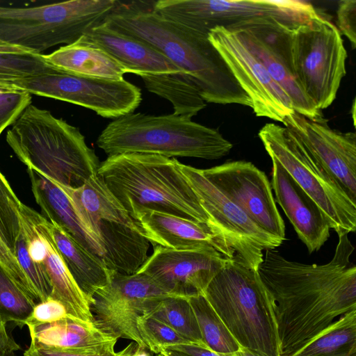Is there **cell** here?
<instances>
[{"label":"cell","mask_w":356,"mask_h":356,"mask_svg":"<svg viewBox=\"0 0 356 356\" xmlns=\"http://www.w3.org/2000/svg\"><path fill=\"white\" fill-rule=\"evenodd\" d=\"M22 91L13 82L0 81V92H13Z\"/></svg>","instance_id":"44"},{"label":"cell","mask_w":356,"mask_h":356,"mask_svg":"<svg viewBox=\"0 0 356 356\" xmlns=\"http://www.w3.org/2000/svg\"><path fill=\"white\" fill-rule=\"evenodd\" d=\"M33 300L14 281L0 264V318L22 327L35 306Z\"/></svg>","instance_id":"33"},{"label":"cell","mask_w":356,"mask_h":356,"mask_svg":"<svg viewBox=\"0 0 356 356\" xmlns=\"http://www.w3.org/2000/svg\"><path fill=\"white\" fill-rule=\"evenodd\" d=\"M346 58L341 33L321 16L291 29L290 70L318 110L327 108L334 101L346 73Z\"/></svg>","instance_id":"10"},{"label":"cell","mask_w":356,"mask_h":356,"mask_svg":"<svg viewBox=\"0 0 356 356\" xmlns=\"http://www.w3.org/2000/svg\"><path fill=\"white\" fill-rule=\"evenodd\" d=\"M179 166L215 229L234 253L233 259L257 270L264 250L275 249L283 243L254 223L229 200L198 169L179 162Z\"/></svg>","instance_id":"13"},{"label":"cell","mask_w":356,"mask_h":356,"mask_svg":"<svg viewBox=\"0 0 356 356\" xmlns=\"http://www.w3.org/2000/svg\"><path fill=\"white\" fill-rule=\"evenodd\" d=\"M235 356H266L255 350L240 346L239 349L234 353Z\"/></svg>","instance_id":"45"},{"label":"cell","mask_w":356,"mask_h":356,"mask_svg":"<svg viewBox=\"0 0 356 356\" xmlns=\"http://www.w3.org/2000/svg\"><path fill=\"white\" fill-rule=\"evenodd\" d=\"M208 39L229 66L239 85L251 100L258 117L282 122L294 112L287 94L271 78L264 65L243 44L234 31L217 26Z\"/></svg>","instance_id":"15"},{"label":"cell","mask_w":356,"mask_h":356,"mask_svg":"<svg viewBox=\"0 0 356 356\" xmlns=\"http://www.w3.org/2000/svg\"><path fill=\"white\" fill-rule=\"evenodd\" d=\"M154 9L168 19L207 35L217 26L232 29L257 19H274L295 27L319 16L312 4L291 0H159Z\"/></svg>","instance_id":"11"},{"label":"cell","mask_w":356,"mask_h":356,"mask_svg":"<svg viewBox=\"0 0 356 356\" xmlns=\"http://www.w3.org/2000/svg\"><path fill=\"white\" fill-rule=\"evenodd\" d=\"M165 349L182 353L188 356H235L234 353H219L193 343L173 346Z\"/></svg>","instance_id":"42"},{"label":"cell","mask_w":356,"mask_h":356,"mask_svg":"<svg viewBox=\"0 0 356 356\" xmlns=\"http://www.w3.org/2000/svg\"><path fill=\"white\" fill-rule=\"evenodd\" d=\"M161 353L164 356H188L182 353H179L175 350H170L168 349H163Z\"/></svg>","instance_id":"48"},{"label":"cell","mask_w":356,"mask_h":356,"mask_svg":"<svg viewBox=\"0 0 356 356\" xmlns=\"http://www.w3.org/2000/svg\"><path fill=\"white\" fill-rule=\"evenodd\" d=\"M138 346L136 342L132 341L124 349L116 353V356H132Z\"/></svg>","instance_id":"46"},{"label":"cell","mask_w":356,"mask_h":356,"mask_svg":"<svg viewBox=\"0 0 356 356\" xmlns=\"http://www.w3.org/2000/svg\"><path fill=\"white\" fill-rule=\"evenodd\" d=\"M6 139L27 168L62 186H81L97 173L100 165L77 127L31 104L12 124Z\"/></svg>","instance_id":"4"},{"label":"cell","mask_w":356,"mask_h":356,"mask_svg":"<svg viewBox=\"0 0 356 356\" xmlns=\"http://www.w3.org/2000/svg\"><path fill=\"white\" fill-rule=\"evenodd\" d=\"M15 256L33 289L35 303L49 298L52 293V286L45 266L43 264L35 262L30 257L27 241L22 229L16 242Z\"/></svg>","instance_id":"35"},{"label":"cell","mask_w":356,"mask_h":356,"mask_svg":"<svg viewBox=\"0 0 356 356\" xmlns=\"http://www.w3.org/2000/svg\"><path fill=\"white\" fill-rule=\"evenodd\" d=\"M30 346L47 350H76L93 348L113 341V338L87 323L71 316L53 321L27 325Z\"/></svg>","instance_id":"24"},{"label":"cell","mask_w":356,"mask_h":356,"mask_svg":"<svg viewBox=\"0 0 356 356\" xmlns=\"http://www.w3.org/2000/svg\"><path fill=\"white\" fill-rule=\"evenodd\" d=\"M291 356H356V310L340 316Z\"/></svg>","instance_id":"29"},{"label":"cell","mask_w":356,"mask_h":356,"mask_svg":"<svg viewBox=\"0 0 356 356\" xmlns=\"http://www.w3.org/2000/svg\"><path fill=\"white\" fill-rule=\"evenodd\" d=\"M116 342L76 350H47L29 346L24 351V356H116Z\"/></svg>","instance_id":"38"},{"label":"cell","mask_w":356,"mask_h":356,"mask_svg":"<svg viewBox=\"0 0 356 356\" xmlns=\"http://www.w3.org/2000/svg\"><path fill=\"white\" fill-rule=\"evenodd\" d=\"M31 104V96L27 92H0V135Z\"/></svg>","instance_id":"37"},{"label":"cell","mask_w":356,"mask_h":356,"mask_svg":"<svg viewBox=\"0 0 356 356\" xmlns=\"http://www.w3.org/2000/svg\"><path fill=\"white\" fill-rule=\"evenodd\" d=\"M356 202V134L331 129L324 120H311L296 111L282 121Z\"/></svg>","instance_id":"18"},{"label":"cell","mask_w":356,"mask_h":356,"mask_svg":"<svg viewBox=\"0 0 356 356\" xmlns=\"http://www.w3.org/2000/svg\"><path fill=\"white\" fill-rule=\"evenodd\" d=\"M143 316L156 318L191 343L207 348L203 341L188 298L176 296L166 297Z\"/></svg>","instance_id":"30"},{"label":"cell","mask_w":356,"mask_h":356,"mask_svg":"<svg viewBox=\"0 0 356 356\" xmlns=\"http://www.w3.org/2000/svg\"><path fill=\"white\" fill-rule=\"evenodd\" d=\"M204 175L254 223L281 241H285L284 222L266 174L250 162H227L208 169Z\"/></svg>","instance_id":"16"},{"label":"cell","mask_w":356,"mask_h":356,"mask_svg":"<svg viewBox=\"0 0 356 356\" xmlns=\"http://www.w3.org/2000/svg\"><path fill=\"white\" fill-rule=\"evenodd\" d=\"M30 213L46 247L43 264L52 286L50 298L60 302L69 316L93 323L90 300L79 287L65 265L51 236L49 220L32 209Z\"/></svg>","instance_id":"23"},{"label":"cell","mask_w":356,"mask_h":356,"mask_svg":"<svg viewBox=\"0 0 356 356\" xmlns=\"http://www.w3.org/2000/svg\"><path fill=\"white\" fill-rule=\"evenodd\" d=\"M270 159L276 160L318 204L339 236L356 231V202L290 129L266 124L259 131Z\"/></svg>","instance_id":"9"},{"label":"cell","mask_w":356,"mask_h":356,"mask_svg":"<svg viewBox=\"0 0 356 356\" xmlns=\"http://www.w3.org/2000/svg\"><path fill=\"white\" fill-rule=\"evenodd\" d=\"M22 204L0 172V238L14 255L21 231L19 211Z\"/></svg>","instance_id":"34"},{"label":"cell","mask_w":356,"mask_h":356,"mask_svg":"<svg viewBox=\"0 0 356 356\" xmlns=\"http://www.w3.org/2000/svg\"><path fill=\"white\" fill-rule=\"evenodd\" d=\"M116 0H69L33 7L0 6V42L42 54L102 24Z\"/></svg>","instance_id":"8"},{"label":"cell","mask_w":356,"mask_h":356,"mask_svg":"<svg viewBox=\"0 0 356 356\" xmlns=\"http://www.w3.org/2000/svg\"><path fill=\"white\" fill-rule=\"evenodd\" d=\"M141 79L147 90L172 104L175 115L191 118L206 106V102L185 73L149 75Z\"/></svg>","instance_id":"28"},{"label":"cell","mask_w":356,"mask_h":356,"mask_svg":"<svg viewBox=\"0 0 356 356\" xmlns=\"http://www.w3.org/2000/svg\"><path fill=\"white\" fill-rule=\"evenodd\" d=\"M154 3L116 0L103 23L164 54L191 79L206 102L252 107L250 99L208 35L165 18L154 10Z\"/></svg>","instance_id":"2"},{"label":"cell","mask_w":356,"mask_h":356,"mask_svg":"<svg viewBox=\"0 0 356 356\" xmlns=\"http://www.w3.org/2000/svg\"><path fill=\"white\" fill-rule=\"evenodd\" d=\"M67 316L65 306L60 302L49 298L35 305L26 325L51 323Z\"/></svg>","instance_id":"40"},{"label":"cell","mask_w":356,"mask_h":356,"mask_svg":"<svg viewBox=\"0 0 356 356\" xmlns=\"http://www.w3.org/2000/svg\"><path fill=\"white\" fill-rule=\"evenodd\" d=\"M179 162L156 154H122L100 163L97 175L131 216L157 211L207 224L218 234Z\"/></svg>","instance_id":"3"},{"label":"cell","mask_w":356,"mask_h":356,"mask_svg":"<svg viewBox=\"0 0 356 356\" xmlns=\"http://www.w3.org/2000/svg\"><path fill=\"white\" fill-rule=\"evenodd\" d=\"M151 353L147 348L138 346L132 356H152Z\"/></svg>","instance_id":"47"},{"label":"cell","mask_w":356,"mask_h":356,"mask_svg":"<svg viewBox=\"0 0 356 356\" xmlns=\"http://www.w3.org/2000/svg\"><path fill=\"white\" fill-rule=\"evenodd\" d=\"M14 84L30 95L76 104L106 118L115 119L133 113L142 100L140 90L124 79H100L57 68Z\"/></svg>","instance_id":"12"},{"label":"cell","mask_w":356,"mask_h":356,"mask_svg":"<svg viewBox=\"0 0 356 356\" xmlns=\"http://www.w3.org/2000/svg\"><path fill=\"white\" fill-rule=\"evenodd\" d=\"M0 356H16V355L15 354V352H10V353H6V354H3V355H1Z\"/></svg>","instance_id":"50"},{"label":"cell","mask_w":356,"mask_h":356,"mask_svg":"<svg viewBox=\"0 0 356 356\" xmlns=\"http://www.w3.org/2000/svg\"><path fill=\"white\" fill-rule=\"evenodd\" d=\"M203 296L240 346L280 356L270 296L257 270L229 259Z\"/></svg>","instance_id":"6"},{"label":"cell","mask_w":356,"mask_h":356,"mask_svg":"<svg viewBox=\"0 0 356 356\" xmlns=\"http://www.w3.org/2000/svg\"><path fill=\"white\" fill-rule=\"evenodd\" d=\"M142 234L154 246L174 250H189L205 245L214 248L228 259L235 253L209 225L153 211L131 216Z\"/></svg>","instance_id":"20"},{"label":"cell","mask_w":356,"mask_h":356,"mask_svg":"<svg viewBox=\"0 0 356 356\" xmlns=\"http://www.w3.org/2000/svg\"><path fill=\"white\" fill-rule=\"evenodd\" d=\"M0 264L8 271L14 281L33 300L35 301V295L33 289L19 264L17 258L8 248L6 245L0 238Z\"/></svg>","instance_id":"39"},{"label":"cell","mask_w":356,"mask_h":356,"mask_svg":"<svg viewBox=\"0 0 356 356\" xmlns=\"http://www.w3.org/2000/svg\"><path fill=\"white\" fill-rule=\"evenodd\" d=\"M351 111H352V113H353V124H354V125H355V99H354V101H353V107H352Z\"/></svg>","instance_id":"49"},{"label":"cell","mask_w":356,"mask_h":356,"mask_svg":"<svg viewBox=\"0 0 356 356\" xmlns=\"http://www.w3.org/2000/svg\"><path fill=\"white\" fill-rule=\"evenodd\" d=\"M32 192L42 216L67 232L78 243L105 265V252L98 241L83 227L69 197L51 179L27 168ZM106 266V265H105Z\"/></svg>","instance_id":"22"},{"label":"cell","mask_w":356,"mask_h":356,"mask_svg":"<svg viewBox=\"0 0 356 356\" xmlns=\"http://www.w3.org/2000/svg\"><path fill=\"white\" fill-rule=\"evenodd\" d=\"M137 327L146 347L152 353H161L170 346L190 344V341L172 328L152 317L141 316L137 319Z\"/></svg>","instance_id":"36"},{"label":"cell","mask_w":356,"mask_h":356,"mask_svg":"<svg viewBox=\"0 0 356 356\" xmlns=\"http://www.w3.org/2000/svg\"><path fill=\"white\" fill-rule=\"evenodd\" d=\"M206 346L219 353H234L240 345L203 295L188 298Z\"/></svg>","instance_id":"31"},{"label":"cell","mask_w":356,"mask_h":356,"mask_svg":"<svg viewBox=\"0 0 356 356\" xmlns=\"http://www.w3.org/2000/svg\"><path fill=\"white\" fill-rule=\"evenodd\" d=\"M155 356H164L163 355H162L161 353H158V354H156Z\"/></svg>","instance_id":"51"},{"label":"cell","mask_w":356,"mask_h":356,"mask_svg":"<svg viewBox=\"0 0 356 356\" xmlns=\"http://www.w3.org/2000/svg\"><path fill=\"white\" fill-rule=\"evenodd\" d=\"M56 184L69 197L85 229L104 249L106 266L122 274L136 273L148 258L149 242L97 173L76 188Z\"/></svg>","instance_id":"7"},{"label":"cell","mask_w":356,"mask_h":356,"mask_svg":"<svg viewBox=\"0 0 356 356\" xmlns=\"http://www.w3.org/2000/svg\"><path fill=\"white\" fill-rule=\"evenodd\" d=\"M228 259L210 245L189 250L154 245L137 272L149 276L171 295L190 298L203 295Z\"/></svg>","instance_id":"17"},{"label":"cell","mask_w":356,"mask_h":356,"mask_svg":"<svg viewBox=\"0 0 356 356\" xmlns=\"http://www.w3.org/2000/svg\"><path fill=\"white\" fill-rule=\"evenodd\" d=\"M354 246L339 236L325 264L289 261L275 249L266 250L257 272L270 296L280 355L291 356L330 326L337 317L356 310Z\"/></svg>","instance_id":"1"},{"label":"cell","mask_w":356,"mask_h":356,"mask_svg":"<svg viewBox=\"0 0 356 356\" xmlns=\"http://www.w3.org/2000/svg\"><path fill=\"white\" fill-rule=\"evenodd\" d=\"M271 188L275 200L292 224L298 238L308 252L318 251L330 235V227L325 215L310 196L275 159Z\"/></svg>","instance_id":"19"},{"label":"cell","mask_w":356,"mask_h":356,"mask_svg":"<svg viewBox=\"0 0 356 356\" xmlns=\"http://www.w3.org/2000/svg\"><path fill=\"white\" fill-rule=\"evenodd\" d=\"M232 31L236 33L243 44L264 65L271 78L287 94L294 111L313 120L323 118L321 111L318 110L302 92L287 63L281 55L268 44L245 29H236Z\"/></svg>","instance_id":"27"},{"label":"cell","mask_w":356,"mask_h":356,"mask_svg":"<svg viewBox=\"0 0 356 356\" xmlns=\"http://www.w3.org/2000/svg\"><path fill=\"white\" fill-rule=\"evenodd\" d=\"M53 67L72 74L100 79H124L127 70L108 54L83 36L49 54H43Z\"/></svg>","instance_id":"25"},{"label":"cell","mask_w":356,"mask_h":356,"mask_svg":"<svg viewBox=\"0 0 356 356\" xmlns=\"http://www.w3.org/2000/svg\"><path fill=\"white\" fill-rule=\"evenodd\" d=\"M172 296L144 273L125 275L112 270L108 284L92 296L93 323L113 338L130 339L147 348L137 319L161 300Z\"/></svg>","instance_id":"14"},{"label":"cell","mask_w":356,"mask_h":356,"mask_svg":"<svg viewBox=\"0 0 356 356\" xmlns=\"http://www.w3.org/2000/svg\"><path fill=\"white\" fill-rule=\"evenodd\" d=\"M19 348V346L8 334L6 323L0 318V355L15 352Z\"/></svg>","instance_id":"43"},{"label":"cell","mask_w":356,"mask_h":356,"mask_svg":"<svg viewBox=\"0 0 356 356\" xmlns=\"http://www.w3.org/2000/svg\"><path fill=\"white\" fill-rule=\"evenodd\" d=\"M337 29L356 47V1L344 0L339 3L337 11Z\"/></svg>","instance_id":"41"},{"label":"cell","mask_w":356,"mask_h":356,"mask_svg":"<svg viewBox=\"0 0 356 356\" xmlns=\"http://www.w3.org/2000/svg\"><path fill=\"white\" fill-rule=\"evenodd\" d=\"M83 38L108 54L127 73L140 77L184 73L149 44L124 34L103 22L90 29Z\"/></svg>","instance_id":"21"},{"label":"cell","mask_w":356,"mask_h":356,"mask_svg":"<svg viewBox=\"0 0 356 356\" xmlns=\"http://www.w3.org/2000/svg\"><path fill=\"white\" fill-rule=\"evenodd\" d=\"M54 69L43 54L0 42V81L14 83Z\"/></svg>","instance_id":"32"},{"label":"cell","mask_w":356,"mask_h":356,"mask_svg":"<svg viewBox=\"0 0 356 356\" xmlns=\"http://www.w3.org/2000/svg\"><path fill=\"white\" fill-rule=\"evenodd\" d=\"M49 228L65 265L91 305L93 295L108 284L112 270L61 227L49 221Z\"/></svg>","instance_id":"26"},{"label":"cell","mask_w":356,"mask_h":356,"mask_svg":"<svg viewBox=\"0 0 356 356\" xmlns=\"http://www.w3.org/2000/svg\"><path fill=\"white\" fill-rule=\"evenodd\" d=\"M96 143L108 156L140 153L208 160L226 156L233 147L218 130L189 117L134 112L111 122Z\"/></svg>","instance_id":"5"}]
</instances>
